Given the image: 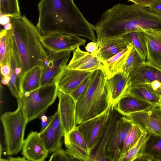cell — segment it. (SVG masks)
I'll list each match as a JSON object with an SVG mask.
<instances>
[{
	"label": "cell",
	"instance_id": "obj_45",
	"mask_svg": "<svg viewBox=\"0 0 161 161\" xmlns=\"http://www.w3.org/2000/svg\"><path fill=\"white\" fill-rule=\"evenodd\" d=\"M0 23L2 25L7 24L9 22V17L2 16L1 17Z\"/></svg>",
	"mask_w": 161,
	"mask_h": 161
},
{
	"label": "cell",
	"instance_id": "obj_4",
	"mask_svg": "<svg viewBox=\"0 0 161 161\" xmlns=\"http://www.w3.org/2000/svg\"><path fill=\"white\" fill-rule=\"evenodd\" d=\"M106 80L101 70L91 75L89 83L76 102V125L100 115L110 105L105 86Z\"/></svg>",
	"mask_w": 161,
	"mask_h": 161
},
{
	"label": "cell",
	"instance_id": "obj_46",
	"mask_svg": "<svg viewBox=\"0 0 161 161\" xmlns=\"http://www.w3.org/2000/svg\"><path fill=\"white\" fill-rule=\"evenodd\" d=\"M10 79V76H2L1 82L4 85H7L9 82Z\"/></svg>",
	"mask_w": 161,
	"mask_h": 161
},
{
	"label": "cell",
	"instance_id": "obj_18",
	"mask_svg": "<svg viewBox=\"0 0 161 161\" xmlns=\"http://www.w3.org/2000/svg\"><path fill=\"white\" fill-rule=\"evenodd\" d=\"M143 32L147 51L146 62L161 70V31Z\"/></svg>",
	"mask_w": 161,
	"mask_h": 161
},
{
	"label": "cell",
	"instance_id": "obj_12",
	"mask_svg": "<svg viewBox=\"0 0 161 161\" xmlns=\"http://www.w3.org/2000/svg\"><path fill=\"white\" fill-rule=\"evenodd\" d=\"M58 97L59 102L57 111L64 128V135H66L77 126L76 102L69 94L59 90Z\"/></svg>",
	"mask_w": 161,
	"mask_h": 161
},
{
	"label": "cell",
	"instance_id": "obj_34",
	"mask_svg": "<svg viewBox=\"0 0 161 161\" xmlns=\"http://www.w3.org/2000/svg\"><path fill=\"white\" fill-rule=\"evenodd\" d=\"M64 142L67 148L65 150L72 160L90 161V155L87 151L69 142Z\"/></svg>",
	"mask_w": 161,
	"mask_h": 161
},
{
	"label": "cell",
	"instance_id": "obj_47",
	"mask_svg": "<svg viewBox=\"0 0 161 161\" xmlns=\"http://www.w3.org/2000/svg\"><path fill=\"white\" fill-rule=\"evenodd\" d=\"M155 91L161 97V83L159 86Z\"/></svg>",
	"mask_w": 161,
	"mask_h": 161
},
{
	"label": "cell",
	"instance_id": "obj_42",
	"mask_svg": "<svg viewBox=\"0 0 161 161\" xmlns=\"http://www.w3.org/2000/svg\"><path fill=\"white\" fill-rule=\"evenodd\" d=\"M134 3L148 7L150 5L158 0H128Z\"/></svg>",
	"mask_w": 161,
	"mask_h": 161
},
{
	"label": "cell",
	"instance_id": "obj_49",
	"mask_svg": "<svg viewBox=\"0 0 161 161\" xmlns=\"http://www.w3.org/2000/svg\"><path fill=\"white\" fill-rule=\"evenodd\" d=\"M161 161V160H160V161Z\"/></svg>",
	"mask_w": 161,
	"mask_h": 161
},
{
	"label": "cell",
	"instance_id": "obj_29",
	"mask_svg": "<svg viewBox=\"0 0 161 161\" xmlns=\"http://www.w3.org/2000/svg\"><path fill=\"white\" fill-rule=\"evenodd\" d=\"M50 124L44 130L39 132L49 153H53L61 147L62 145V137L53 129Z\"/></svg>",
	"mask_w": 161,
	"mask_h": 161
},
{
	"label": "cell",
	"instance_id": "obj_9",
	"mask_svg": "<svg viewBox=\"0 0 161 161\" xmlns=\"http://www.w3.org/2000/svg\"><path fill=\"white\" fill-rule=\"evenodd\" d=\"M133 124L125 116H121L118 120L106 147L105 155L107 161H119L125 139Z\"/></svg>",
	"mask_w": 161,
	"mask_h": 161
},
{
	"label": "cell",
	"instance_id": "obj_17",
	"mask_svg": "<svg viewBox=\"0 0 161 161\" xmlns=\"http://www.w3.org/2000/svg\"><path fill=\"white\" fill-rule=\"evenodd\" d=\"M97 42L98 49L94 54L102 63L123 51L130 45L122 36L103 38Z\"/></svg>",
	"mask_w": 161,
	"mask_h": 161
},
{
	"label": "cell",
	"instance_id": "obj_5",
	"mask_svg": "<svg viewBox=\"0 0 161 161\" xmlns=\"http://www.w3.org/2000/svg\"><path fill=\"white\" fill-rule=\"evenodd\" d=\"M58 90L55 83L41 86L31 92L21 94L16 98L27 123L38 119L41 114L55 101Z\"/></svg>",
	"mask_w": 161,
	"mask_h": 161
},
{
	"label": "cell",
	"instance_id": "obj_14",
	"mask_svg": "<svg viewBox=\"0 0 161 161\" xmlns=\"http://www.w3.org/2000/svg\"><path fill=\"white\" fill-rule=\"evenodd\" d=\"M49 153L40 136V133L31 131L24 141L22 154L28 161H43Z\"/></svg>",
	"mask_w": 161,
	"mask_h": 161
},
{
	"label": "cell",
	"instance_id": "obj_16",
	"mask_svg": "<svg viewBox=\"0 0 161 161\" xmlns=\"http://www.w3.org/2000/svg\"><path fill=\"white\" fill-rule=\"evenodd\" d=\"M105 86L110 104L114 107L119 100L126 93L130 86L128 76L123 72H119L107 79Z\"/></svg>",
	"mask_w": 161,
	"mask_h": 161
},
{
	"label": "cell",
	"instance_id": "obj_11",
	"mask_svg": "<svg viewBox=\"0 0 161 161\" xmlns=\"http://www.w3.org/2000/svg\"><path fill=\"white\" fill-rule=\"evenodd\" d=\"M41 41L46 50L52 53L73 51L85 46L86 42L85 39L79 36L58 33L42 35Z\"/></svg>",
	"mask_w": 161,
	"mask_h": 161
},
{
	"label": "cell",
	"instance_id": "obj_28",
	"mask_svg": "<svg viewBox=\"0 0 161 161\" xmlns=\"http://www.w3.org/2000/svg\"><path fill=\"white\" fill-rule=\"evenodd\" d=\"M122 36L136 50L143 61L145 62L147 51L143 31L130 32Z\"/></svg>",
	"mask_w": 161,
	"mask_h": 161
},
{
	"label": "cell",
	"instance_id": "obj_39",
	"mask_svg": "<svg viewBox=\"0 0 161 161\" xmlns=\"http://www.w3.org/2000/svg\"><path fill=\"white\" fill-rule=\"evenodd\" d=\"M47 110H45L40 116L39 119L41 121L42 128L40 132L44 130L50 124L53 118V115L47 116L45 115Z\"/></svg>",
	"mask_w": 161,
	"mask_h": 161
},
{
	"label": "cell",
	"instance_id": "obj_10",
	"mask_svg": "<svg viewBox=\"0 0 161 161\" xmlns=\"http://www.w3.org/2000/svg\"><path fill=\"white\" fill-rule=\"evenodd\" d=\"M72 51L57 53L47 51L48 59L42 67L41 86L55 83L58 77L67 65Z\"/></svg>",
	"mask_w": 161,
	"mask_h": 161
},
{
	"label": "cell",
	"instance_id": "obj_41",
	"mask_svg": "<svg viewBox=\"0 0 161 161\" xmlns=\"http://www.w3.org/2000/svg\"><path fill=\"white\" fill-rule=\"evenodd\" d=\"M85 48L88 52L95 54L98 49L97 42H89L85 47Z\"/></svg>",
	"mask_w": 161,
	"mask_h": 161
},
{
	"label": "cell",
	"instance_id": "obj_1",
	"mask_svg": "<svg viewBox=\"0 0 161 161\" xmlns=\"http://www.w3.org/2000/svg\"><path fill=\"white\" fill-rule=\"evenodd\" d=\"M94 29L97 35V42L132 32L161 31V16L148 7L134 3H119L103 13L94 25Z\"/></svg>",
	"mask_w": 161,
	"mask_h": 161
},
{
	"label": "cell",
	"instance_id": "obj_30",
	"mask_svg": "<svg viewBox=\"0 0 161 161\" xmlns=\"http://www.w3.org/2000/svg\"><path fill=\"white\" fill-rule=\"evenodd\" d=\"M149 136L150 134L145 131L135 145L121 158L119 161H136L142 156Z\"/></svg>",
	"mask_w": 161,
	"mask_h": 161
},
{
	"label": "cell",
	"instance_id": "obj_7",
	"mask_svg": "<svg viewBox=\"0 0 161 161\" xmlns=\"http://www.w3.org/2000/svg\"><path fill=\"white\" fill-rule=\"evenodd\" d=\"M114 108L110 104L100 115L83 122L77 126L85 140L90 154L96 148L104 134Z\"/></svg>",
	"mask_w": 161,
	"mask_h": 161
},
{
	"label": "cell",
	"instance_id": "obj_31",
	"mask_svg": "<svg viewBox=\"0 0 161 161\" xmlns=\"http://www.w3.org/2000/svg\"><path fill=\"white\" fill-rule=\"evenodd\" d=\"M144 131L139 125L132 124L125 139L121 157L135 145Z\"/></svg>",
	"mask_w": 161,
	"mask_h": 161
},
{
	"label": "cell",
	"instance_id": "obj_36",
	"mask_svg": "<svg viewBox=\"0 0 161 161\" xmlns=\"http://www.w3.org/2000/svg\"><path fill=\"white\" fill-rule=\"evenodd\" d=\"M91 75L86 77L77 88L69 94L76 102L82 94L89 83Z\"/></svg>",
	"mask_w": 161,
	"mask_h": 161
},
{
	"label": "cell",
	"instance_id": "obj_32",
	"mask_svg": "<svg viewBox=\"0 0 161 161\" xmlns=\"http://www.w3.org/2000/svg\"><path fill=\"white\" fill-rule=\"evenodd\" d=\"M1 16H19L21 15L18 0H0Z\"/></svg>",
	"mask_w": 161,
	"mask_h": 161
},
{
	"label": "cell",
	"instance_id": "obj_43",
	"mask_svg": "<svg viewBox=\"0 0 161 161\" xmlns=\"http://www.w3.org/2000/svg\"><path fill=\"white\" fill-rule=\"evenodd\" d=\"M2 76H10V68L9 64L0 65Z\"/></svg>",
	"mask_w": 161,
	"mask_h": 161
},
{
	"label": "cell",
	"instance_id": "obj_48",
	"mask_svg": "<svg viewBox=\"0 0 161 161\" xmlns=\"http://www.w3.org/2000/svg\"><path fill=\"white\" fill-rule=\"evenodd\" d=\"M2 146L1 144V145H0V156H1V154L2 153Z\"/></svg>",
	"mask_w": 161,
	"mask_h": 161
},
{
	"label": "cell",
	"instance_id": "obj_21",
	"mask_svg": "<svg viewBox=\"0 0 161 161\" xmlns=\"http://www.w3.org/2000/svg\"><path fill=\"white\" fill-rule=\"evenodd\" d=\"M128 78L130 86L150 84L155 80L161 83V70L145 62L130 73Z\"/></svg>",
	"mask_w": 161,
	"mask_h": 161
},
{
	"label": "cell",
	"instance_id": "obj_44",
	"mask_svg": "<svg viewBox=\"0 0 161 161\" xmlns=\"http://www.w3.org/2000/svg\"><path fill=\"white\" fill-rule=\"evenodd\" d=\"M8 160V161H26L28 160L24 157H10Z\"/></svg>",
	"mask_w": 161,
	"mask_h": 161
},
{
	"label": "cell",
	"instance_id": "obj_20",
	"mask_svg": "<svg viewBox=\"0 0 161 161\" xmlns=\"http://www.w3.org/2000/svg\"><path fill=\"white\" fill-rule=\"evenodd\" d=\"M9 54L8 64L10 68V79L7 85L12 95L17 98L21 95L20 85L25 72L21 65L15 43Z\"/></svg>",
	"mask_w": 161,
	"mask_h": 161
},
{
	"label": "cell",
	"instance_id": "obj_33",
	"mask_svg": "<svg viewBox=\"0 0 161 161\" xmlns=\"http://www.w3.org/2000/svg\"><path fill=\"white\" fill-rule=\"evenodd\" d=\"M64 142H69L83 149L90 155L85 140L77 126L68 134L64 135Z\"/></svg>",
	"mask_w": 161,
	"mask_h": 161
},
{
	"label": "cell",
	"instance_id": "obj_13",
	"mask_svg": "<svg viewBox=\"0 0 161 161\" xmlns=\"http://www.w3.org/2000/svg\"><path fill=\"white\" fill-rule=\"evenodd\" d=\"M73 53L72 57L66 68L91 72L103 70L102 63L94 54L81 50L79 47L73 50Z\"/></svg>",
	"mask_w": 161,
	"mask_h": 161
},
{
	"label": "cell",
	"instance_id": "obj_19",
	"mask_svg": "<svg viewBox=\"0 0 161 161\" xmlns=\"http://www.w3.org/2000/svg\"><path fill=\"white\" fill-rule=\"evenodd\" d=\"M121 115L113 108L104 133L99 143L90 154V161H107L106 150L107 144L115 128L117 122Z\"/></svg>",
	"mask_w": 161,
	"mask_h": 161
},
{
	"label": "cell",
	"instance_id": "obj_40",
	"mask_svg": "<svg viewBox=\"0 0 161 161\" xmlns=\"http://www.w3.org/2000/svg\"><path fill=\"white\" fill-rule=\"evenodd\" d=\"M153 12L161 16V0H158L148 7Z\"/></svg>",
	"mask_w": 161,
	"mask_h": 161
},
{
	"label": "cell",
	"instance_id": "obj_38",
	"mask_svg": "<svg viewBox=\"0 0 161 161\" xmlns=\"http://www.w3.org/2000/svg\"><path fill=\"white\" fill-rule=\"evenodd\" d=\"M49 161H72L65 150L60 147L53 153Z\"/></svg>",
	"mask_w": 161,
	"mask_h": 161
},
{
	"label": "cell",
	"instance_id": "obj_3",
	"mask_svg": "<svg viewBox=\"0 0 161 161\" xmlns=\"http://www.w3.org/2000/svg\"><path fill=\"white\" fill-rule=\"evenodd\" d=\"M16 50L24 71L37 66L43 67L48 59L47 51L41 41L42 35L25 16H9Z\"/></svg>",
	"mask_w": 161,
	"mask_h": 161
},
{
	"label": "cell",
	"instance_id": "obj_37",
	"mask_svg": "<svg viewBox=\"0 0 161 161\" xmlns=\"http://www.w3.org/2000/svg\"><path fill=\"white\" fill-rule=\"evenodd\" d=\"M53 115V118L50 124L51 126L61 137H62L64 136V131L57 110Z\"/></svg>",
	"mask_w": 161,
	"mask_h": 161
},
{
	"label": "cell",
	"instance_id": "obj_23",
	"mask_svg": "<svg viewBox=\"0 0 161 161\" xmlns=\"http://www.w3.org/2000/svg\"><path fill=\"white\" fill-rule=\"evenodd\" d=\"M133 47L130 45L123 51L102 62L103 71L107 79L123 72L128 57Z\"/></svg>",
	"mask_w": 161,
	"mask_h": 161
},
{
	"label": "cell",
	"instance_id": "obj_2",
	"mask_svg": "<svg viewBox=\"0 0 161 161\" xmlns=\"http://www.w3.org/2000/svg\"><path fill=\"white\" fill-rule=\"evenodd\" d=\"M38 7L36 27L42 35L58 33L97 42L94 25L85 19L73 0H41Z\"/></svg>",
	"mask_w": 161,
	"mask_h": 161
},
{
	"label": "cell",
	"instance_id": "obj_6",
	"mask_svg": "<svg viewBox=\"0 0 161 161\" xmlns=\"http://www.w3.org/2000/svg\"><path fill=\"white\" fill-rule=\"evenodd\" d=\"M1 120L4 129L6 154H16L22 149L28 123L19 107L14 111L4 113L1 116Z\"/></svg>",
	"mask_w": 161,
	"mask_h": 161
},
{
	"label": "cell",
	"instance_id": "obj_8",
	"mask_svg": "<svg viewBox=\"0 0 161 161\" xmlns=\"http://www.w3.org/2000/svg\"><path fill=\"white\" fill-rule=\"evenodd\" d=\"M147 133L161 136V104L126 116Z\"/></svg>",
	"mask_w": 161,
	"mask_h": 161
},
{
	"label": "cell",
	"instance_id": "obj_22",
	"mask_svg": "<svg viewBox=\"0 0 161 161\" xmlns=\"http://www.w3.org/2000/svg\"><path fill=\"white\" fill-rule=\"evenodd\" d=\"M154 105L126 93L117 102L115 108L121 115L126 116L134 113L146 110Z\"/></svg>",
	"mask_w": 161,
	"mask_h": 161
},
{
	"label": "cell",
	"instance_id": "obj_50",
	"mask_svg": "<svg viewBox=\"0 0 161 161\" xmlns=\"http://www.w3.org/2000/svg\"></svg>",
	"mask_w": 161,
	"mask_h": 161
},
{
	"label": "cell",
	"instance_id": "obj_26",
	"mask_svg": "<svg viewBox=\"0 0 161 161\" xmlns=\"http://www.w3.org/2000/svg\"><path fill=\"white\" fill-rule=\"evenodd\" d=\"M161 136L150 134L142 156L136 161H160Z\"/></svg>",
	"mask_w": 161,
	"mask_h": 161
},
{
	"label": "cell",
	"instance_id": "obj_24",
	"mask_svg": "<svg viewBox=\"0 0 161 161\" xmlns=\"http://www.w3.org/2000/svg\"><path fill=\"white\" fill-rule=\"evenodd\" d=\"M126 93L154 105L161 104V97L153 89L150 84L130 86Z\"/></svg>",
	"mask_w": 161,
	"mask_h": 161
},
{
	"label": "cell",
	"instance_id": "obj_35",
	"mask_svg": "<svg viewBox=\"0 0 161 161\" xmlns=\"http://www.w3.org/2000/svg\"><path fill=\"white\" fill-rule=\"evenodd\" d=\"M144 62L136 50L133 47L126 60L123 72L129 76L130 73Z\"/></svg>",
	"mask_w": 161,
	"mask_h": 161
},
{
	"label": "cell",
	"instance_id": "obj_27",
	"mask_svg": "<svg viewBox=\"0 0 161 161\" xmlns=\"http://www.w3.org/2000/svg\"><path fill=\"white\" fill-rule=\"evenodd\" d=\"M14 42L11 29H3L0 33V64H8L10 53Z\"/></svg>",
	"mask_w": 161,
	"mask_h": 161
},
{
	"label": "cell",
	"instance_id": "obj_25",
	"mask_svg": "<svg viewBox=\"0 0 161 161\" xmlns=\"http://www.w3.org/2000/svg\"><path fill=\"white\" fill-rule=\"evenodd\" d=\"M42 71V67L37 66L25 72L20 85L21 94L31 92L41 86Z\"/></svg>",
	"mask_w": 161,
	"mask_h": 161
},
{
	"label": "cell",
	"instance_id": "obj_15",
	"mask_svg": "<svg viewBox=\"0 0 161 161\" xmlns=\"http://www.w3.org/2000/svg\"><path fill=\"white\" fill-rule=\"evenodd\" d=\"M94 72L71 69L65 67L58 77L55 83L59 91L69 94Z\"/></svg>",
	"mask_w": 161,
	"mask_h": 161
}]
</instances>
